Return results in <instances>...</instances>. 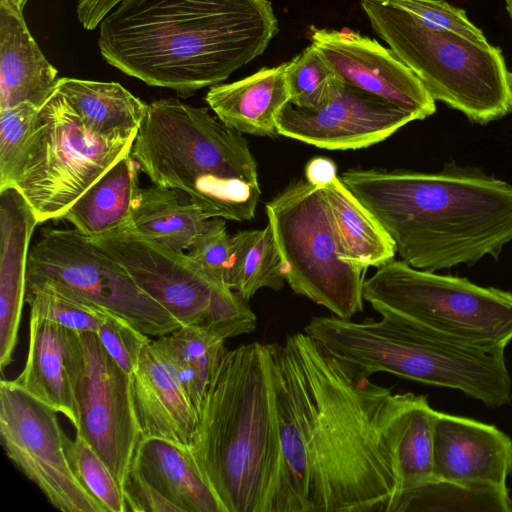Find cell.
I'll return each instance as SVG.
<instances>
[{"instance_id":"29","label":"cell","mask_w":512,"mask_h":512,"mask_svg":"<svg viewBox=\"0 0 512 512\" xmlns=\"http://www.w3.org/2000/svg\"><path fill=\"white\" fill-rule=\"evenodd\" d=\"M225 340L205 325H182L153 340L177 371L197 415L226 349Z\"/></svg>"},{"instance_id":"20","label":"cell","mask_w":512,"mask_h":512,"mask_svg":"<svg viewBox=\"0 0 512 512\" xmlns=\"http://www.w3.org/2000/svg\"><path fill=\"white\" fill-rule=\"evenodd\" d=\"M39 224L32 208L13 187L0 190V368L13 361L25 302L30 241Z\"/></svg>"},{"instance_id":"27","label":"cell","mask_w":512,"mask_h":512,"mask_svg":"<svg viewBox=\"0 0 512 512\" xmlns=\"http://www.w3.org/2000/svg\"><path fill=\"white\" fill-rule=\"evenodd\" d=\"M210 219L181 192L153 184L141 188L131 218L120 230L187 252Z\"/></svg>"},{"instance_id":"8","label":"cell","mask_w":512,"mask_h":512,"mask_svg":"<svg viewBox=\"0 0 512 512\" xmlns=\"http://www.w3.org/2000/svg\"><path fill=\"white\" fill-rule=\"evenodd\" d=\"M136 135L92 133L56 89L39 108L26 142L0 180V190L15 188L39 224L61 219L88 188L131 153Z\"/></svg>"},{"instance_id":"4","label":"cell","mask_w":512,"mask_h":512,"mask_svg":"<svg viewBox=\"0 0 512 512\" xmlns=\"http://www.w3.org/2000/svg\"><path fill=\"white\" fill-rule=\"evenodd\" d=\"M188 449L226 512H279L285 461L272 343L225 349Z\"/></svg>"},{"instance_id":"23","label":"cell","mask_w":512,"mask_h":512,"mask_svg":"<svg viewBox=\"0 0 512 512\" xmlns=\"http://www.w3.org/2000/svg\"><path fill=\"white\" fill-rule=\"evenodd\" d=\"M58 81L57 69L30 34L23 12L0 1V110L21 103L40 108Z\"/></svg>"},{"instance_id":"11","label":"cell","mask_w":512,"mask_h":512,"mask_svg":"<svg viewBox=\"0 0 512 512\" xmlns=\"http://www.w3.org/2000/svg\"><path fill=\"white\" fill-rule=\"evenodd\" d=\"M26 283L41 284L115 314L149 336L182 326L125 268L75 228L45 229L30 248Z\"/></svg>"},{"instance_id":"25","label":"cell","mask_w":512,"mask_h":512,"mask_svg":"<svg viewBox=\"0 0 512 512\" xmlns=\"http://www.w3.org/2000/svg\"><path fill=\"white\" fill-rule=\"evenodd\" d=\"M322 190L343 262L365 271L394 259L396 248L392 238L339 176Z\"/></svg>"},{"instance_id":"31","label":"cell","mask_w":512,"mask_h":512,"mask_svg":"<svg viewBox=\"0 0 512 512\" xmlns=\"http://www.w3.org/2000/svg\"><path fill=\"white\" fill-rule=\"evenodd\" d=\"M403 511L512 512V499L507 487L432 480L397 502L394 512Z\"/></svg>"},{"instance_id":"13","label":"cell","mask_w":512,"mask_h":512,"mask_svg":"<svg viewBox=\"0 0 512 512\" xmlns=\"http://www.w3.org/2000/svg\"><path fill=\"white\" fill-rule=\"evenodd\" d=\"M57 411L14 380L0 382V437L13 464L63 512H106L85 488L67 454Z\"/></svg>"},{"instance_id":"35","label":"cell","mask_w":512,"mask_h":512,"mask_svg":"<svg viewBox=\"0 0 512 512\" xmlns=\"http://www.w3.org/2000/svg\"><path fill=\"white\" fill-rule=\"evenodd\" d=\"M187 253L209 278L228 285L233 244L225 219L211 218Z\"/></svg>"},{"instance_id":"12","label":"cell","mask_w":512,"mask_h":512,"mask_svg":"<svg viewBox=\"0 0 512 512\" xmlns=\"http://www.w3.org/2000/svg\"><path fill=\"white\" fill-rule=\"evenodd\" d=\"M90 239L181 325H205L225 339L255 330L257 318L248 301L228 285L209 278L187 252L126 230Z\"/></svg>"},{"instance_id":"10","label":"cell","mask_w":512,"mask_h":512,"mask_svg":"<svg viewBox=\"0 0 512 512\" xmlns=\"http://www.w3.org/2000/svg\"><path fill=\"white\" fill-rule=\"evenodd\" d=\"M265 210L290 288L337 317L351 319L362 312L365 271L340 259L322 188L298 180Z\"/></svg>"},{"instance_id":"33","label":"cell","mask_w":512,"mask_h":512,"mask_svg":"<svg viewBox=\"0 0 512 512\" xmlns=\"http://www.w3.org/2000/svg\"><path fill=\"white\" fill-rule=\"evenodd\" d=\"M66 449L80 481L102 504L106 512H126V503L121 487L91 445L76 433L74 441L68 438Z\"/></svg>"},{"instance_id":"43","label":"cell","mask_w":512,"mask_h":512,"mask_svg":"<svg viewBox=\"0 0 512 512\" xmlns=\"http://www.w3.org/2000/svg\"><path fill=\"white\" fill-rule=\"evenodd\" d=\"M510 85H511V89H512V72H510Z\"/></svg>"},{"instance_id":"9","label":"cell","mask_w":512,"mask_h":512,"mask_svg":"<svg viewBox=\"0 0 512 512\" xmlns=\"http://www.w3.org/2000/svg\"><path fill=\"white\" fill-rule=\"evenodd\" d=\"M363 298L381 316L465 345L505 349L512 340V293L417 269L403 260L393 259L365 279Z\"/></svg>"},{"instance_id":"14","label":"cell","mask_w":512,"mask_h":512,"mask_svg":"<svg viewBox=\"0 0 512 512\" xmlns=\"http://www.w3.org/2000/svg\"><path fill=\"white\" fill-rule=\"evenodd\" d=\"M82 358L76 381L80 434L102 458L121 487L142 438L132 375L124 372L95 332H80Z\"/></svg>"},{"instance_id":"30","label":"cell","mask_w":512,"mask_h":512,"mask_svg":"<svg viewBox=\"0 0 512 512\" xmlns=\"http://www.w3.org/2000/svg\"><path fill=\"white\" fill-rule=\"evenodd\" d=\"M232 244L230 288L248 301L261 288L278 291L284 286L285 279L269 224L263 229L233 234Z\"/></svg>"},{"instance_id":"19","label":"cell","mask_w":512,"mask_h":512,"mask_svg":"<svg viewBox=\"0 0 512 512\" xmlns=\"http://www.w3.org/2000/svg\"><path fill=\"white\" fill-rule=\"evenodd\" d=\"M132 396L142 437L190 447L198 415L177 371L151 339L132 374Z\"/></svg>"},{"instance_id":"6","label":"cell","mask_w":512,"mask_h":512,"mask_svg":"<svg viewBox=\"0 0 512 512\" xmlns=\"http://www.w3.org/2000/svg\"><path fill=\"white\" fill-rule=\"evenodd\" d=\"M361 322L313 317L304 332L366 376L387 372L425 385L459 390L489 408L512 403L505 349L465 345L391 317Z\"/></svg>"},{"instance_id":"32","label":"cell","mask_w":512,"mask_h":512,"mask_svg":"<svg viewBox=\"0 0 512 512\" xmlns=\"http://www.w3.org/2000/svg\"><path fill=\"white\" fill-rule=\"evenodd\" d=\"M290 102L298 108L314 109L327 102L344 83L322 51L310 43L286 66Z\"/></svg>"},{"instance_id":"3","label":"cell","mask_w":512,"mask_h":512,"mask_svg":"<svg viewBox=\"0 0 512 512\" xmlns=\"http://www.w3.org/2000/svg\"><path fill=\"white\" fill-rule=\"evenodd\" d=\"M340 178L414 268L436 272L485 256L497 260L512 241V185L479 170L350 169Z\"/></svg>"},{"instance_id":"2","label":"cell","mask_w":512,"mask_h":512,"mask_svg":"<svg viewBox=\"0 0 512 512\" xmlns=\"http://www.w3.org/2000/svg\"><path fill=\"white\" fill-rule=\"evenodd\" d=\"M278 30L269 0H122L98 46L122 73L187 97L262 55Z\"/></svg>"},{"instance_id":"5","label":"cell","mask_w":512,"mask_h":512,"mask_svg":"<svg viewBox=\"0 0 512 512\" xmlns=\"http://www.w3.org/2000/svg\"><path fill=\"white\" fill-rule=\"evenodd\" d=\"M131 155L152 184L181 192L209 218H254L257 162L242 133L207 108L174 97L149 103Z\"/></svg>"},{"instance_id":"16","label":"cell","mask_w":512,"mask_h":512,"mask_svg":"<svg viewBox=\"0 0 512 512\" xmlns=\"http://www.w3.org/2000/svg\"><path fill=\"white\" fill-rule=\"evenodd\" d=\"M309 38L344 83L386 100L416 120L434 114L435 100L391 48L350 29L311 26Z\"/></svg>"},{"instance_id":"28","label":"cell","mask_w":512,"mask_h":512,"mask_svg":"<svg viewBox=\"0 0 512 512\" xmlns=\"http://www.w3.org/2000/svg\"><path fill=\"white\" fill-rule=\"evenodd\" d=\"M85 127L100 136L137 133L148 104L117 82L59 78L56 88Z\"/></svg>"},{"instance_id":"34","label":"cell","mask_w":512,"mask_h":512,"mask_svg":"<svg viewBox=\"0 0 512 512\" xmlns=\"http://www.w3.org/2000/svg\"><path fill=\"white\" fill-rule=\"evenodd\" d=\"M25 303L43 318L79 332H97L107 312L63 295L54 289L26 283Z\"/></svg>"},{"instance_id":"39","label":"cell","mask_w":512,"mask_h":512,"mask_svg":"<svg viewBox=\"0 0 512 512\" xmlns=\"http://www.w3.org/2000/svg\"><path fill=\"white\" fill-rule=\"evenodd\" d=\"M122 0H81L77 7L78 19L87 30L94 29L112 7Z\"/></svg>"},{"instance_id":"7","label":"cell","mask_w":512,"mask_h":512,"mask_svg":"<svg viewBox=\"0 0 512 512\" xmlns=\"http://www.w3.org/2000/svg\"><path fill=\"white\" fill-rule=\"evenodd\" d=\"M375 33L421 80L435 101L485 125L512 113L502 50L432 28L392 0H360Z\"/></svg>"},{"instance_id":"42","label":"cell","mask_w":512,"mask_h":512,"mask_svg":"<svg viewBox=\"0 0 512 512\" xmlns=\"http://www.w3.org/2000/svg\"><path fill=\"white\" fill-rule=\"evenodd\" d=\"M506 9L509 13L510 18L512 19V0H506Z\"/></svg>"},{"instance_id":"15","label":"cell","mask_w":512,"mask_h":512,"mask_svg":"<svg viewBox=\"0 0 512 512\" xmlns=\"http://www.w3.org/2000/svg\"><path fill=\"white\" fill-rule=\"evenodd\" d=\"M415 117L386 100L343 83L314 109L284 106L276 131L327 150L366 148L390 137Z\"/></svg>"},{"instance_id":"38","label":"cell","mask_w":512,"mask_h":512,"mask_svg":"<svg viewBox=\"0 0 512 512\" xmlns=\"http://www.w3.org/2000/svg\"><path fill=\"white\" fill-rule=\"evenodd\" d=\"M38 110L31 103L0 110V180L8 174L26 142Z\"/></svg>"},{"instance_id":"1","label":"cell","mask_w":512,"mask_h":512,"mask_svg":"<svg viewBox=\"0 0 512 512\" xmlns=\"http://www.w3.org/2000/svg\"><path fill=\"white\" fill-rule=\"evenodd\" d=\"M272 349L285 461L279 512H392L397 479L383 432L391 390L305 332Z\"/></svg>"},{"instance_id":"17","label":"cell","mask_w":512,"mask_h":512,"mask_svg":"<svg viewBox=\"0 0 512 512\" xmlns=\"http://www.w3.org/2000/svg\"><path fill=\"white\" fill-rule=\"evenodd\" d=\"M512 439L494 425L435 411L433 480L507 487Z\"/></svg>"},{"instance_id":"24","label":"cell","mask_w":512,"mask_h":512,"mask_svg":"<svg viewBox=\"0 0 512 512\" xmlns=\"http://www.w3.org/2000/svg\"><path fill=\"white\" fill-rule=\"evenodd\" d=\"M286 66L263 67L243 79L214 85L205 101L220 121L242 134L274 135L278 116L290 102Z\"/></svg>"},{"instance_id":"37","label":"cell","mask_w":512,"mask_h":512,"mask_svg":"<svg viewBox=\"0 0 512 512\" xmlns=\"http://www.w3.org/2000/svg\"><path fill=\"white\" fill-rule=\"evenodd\" d=\"M392 1L432 28L450 31L480 44L489 43L482 30L467 18L463 9L454 7L444 0Z\"/></svg>"},{"instance_id":"22","label":"cell","mask_w":512,"mask_h":512,"mask_svg":"<svg viewBox=\"0 0 512 512\" xmlns=\"http://www.w3.org/2000/svg\"><path fill=\"white\" fill-rule=\"evenodd\" d=\"M174 512H226L187 447L158 437H142L130 470Z\"/></svg>"},{"instance_id":"18","label":"cell","mask_w":512,"mask_h":512,"mask_svg":"<svg viewBox=\"0 0 512 512\" xmlns=\"http://www.w3.org/2000/svg\"><path fill=\"white\" fill-rule=\"evenodd\" d=\"M80 332L30 311L25 366L14 381L77 428L76 381L82 358Z\"/></svg>"},{"instance_id":"21","label":"cell","mask_w":512,"mask_h":512,"mask_svg":"<svg viewBox=\"0 0 512 512\" xmlns=\"http://www.w3.org/2000/svg\"><path fill=\"white\" fill-rule=\"evenodd\" d=\"M435 411L425 395L391 394L383 416V432L397 479V502L433 480Z\"/></svg>"},{"instance_id":"40","label":"cell","mask_w":512,"mask_h":512,"mask_svg":"<svg viewBox=\"0 0 512 512\" xmlns=\"http://www.w3.org/2000/svg\"><path fill=\"white\" fill-rule=\"evenodd\" d=\"M334 162L325 157L311 159L305 167V180L316 187L323 188L337 177Z\"/></svg>"},{"instance_id":"26","label":"cell","mask_w":512,"mask_h":512,"mask_svg":"<svg viewBox=\"0 0 512 512\" xmlns=\"http://www.w3.org/2000/svg\"><path fill=\"white\" fill-rule=\"evenodd\" d=\"M140 172L131 153L124 156L88 188L61 219L90 238L124 228L141 190Z\"/></svg>"},{"instance_id":"41","label":"cell","mask_w":512,"mask_h":512,"mask_svg":"<svg viewBox=\"0 0 512 512\" xmlns=\"http://www.w3.org/2000/svg\"><path fill=\"white\" fill-rule=\"evenodd\" d=\"M0 1L8 2L23 12V8L28 0H0Z\"/></svg>"},{"instance_id":"36","label":"cell","mask_w":512,"mask_h":512,"mask_svg":"<svg viewBox=\"0 0 512 512\" xmlns=\"http://www.w3.org/2000/svg\"><path fill=\"white\" fill-rule=\"evenodd\" d=\"M96 333L107 353L129 375L136 369L142 348L151 340L130 322L110 312L103 315Z\"/></svg>"}]
</instances>
